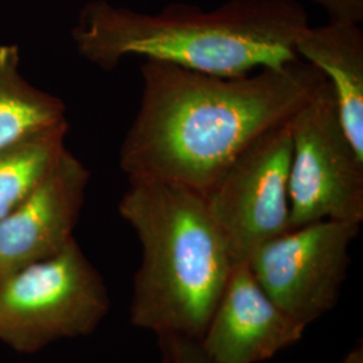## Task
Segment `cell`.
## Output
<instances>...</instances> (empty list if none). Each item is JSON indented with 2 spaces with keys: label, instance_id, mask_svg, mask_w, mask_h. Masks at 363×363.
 Masks as SVG:
<instances>
[{
  "label": "cell",
  "instance_id": "obj_1",
  "mask_svg": "<svg viewBox=\"0 0 363 363\" xmlns=\"http://www.w3.org/2000/svg\"><path fill=\"white\" fill-rule=\"evenodd\" d=\"M140 73V104L120 148V167L128 178L171 182L202 195L325 81L301 60L237 77L147 60Z\"/></svg>",
  "mask_w": 363,
  "mask_h": 363
},
{
  "label": "cell",
  "instance_id": "obj_2",
  "mask_svg": "<svg viewBox=\"0 0 363 363\" xmlns=\"http://www.w3.org/2000/svg\"><path fill=\"white\" fill-rule=\"evenodd\" d=\"M310 26L294 0H230L213 11L174 4L156 13L91 6L78 27V52L112 70L127 57L222 77L298 61L295 43Z\"/></svg>",
  "mask_w": 363,
  "mask_h": 363
},
{
  "label": "cell",
  "instance_id": "obj_3",
  "mask_svg": "<svg viewBox=\"0 0 363 363\" xmlns=\"http://www.w3.org/2000/svg\"><path fill=\"white\" fill-rule=\"evenodd\" d=\"M128 181L118 213L142 247L130 323L199 340L235 267L229 247L203 195L171 182Z\"/></svg>",
  "mask_w": 363,
  "mask_h": 363
},
{
  "label": "cell",
  "instance_id": "obj_4",
  "mask_svg": "<svg viewBox=\"0 0 363 363\" xmlns=\"http://www.w3.org/2000/svg\"><path fill=\"white\" fill-rule=\"evenodd\" d=\"M109 308L101 274L73 238L57 255L0 280V342L34 354L55 340L89 335Z\"/></svg>",
  "mask_w": 363,
  "mask_h": 363
},
{
  "label": "cell",
  "instance_id": "obj_5",
  "mask_svg": "<svg viewBox=\"0 0 363 363\" xmlns=\"http://www.w3.org/2000/svg\"><path fill=\"white\" fill-rule=\"evenodd\" d=\"M289 229L318 220L363 222V157L351 145L323 81L288 120Z\"/></svg>",
  "mask_w": 363,
  "mask_h": 363
},
{
  "label": "cell",
  "instance_id": "obj_6",
  "mask_svg": "<svg viewBox=\"0 0 363 363\" xmlns=\"http://www.w3.org/2000/svg\"><path fill=\"white\" fill-rule=\"evenodd\" d=\"M359 233L361 223L312 222L259 245L247 267L267 295L307 328L335 307Z\"/></svg>",
  "mask_w": 363,
  "mask_h": 363
},
{
  "label": "cell",
  "instance_id": "obj_7",
  "mask_svg": "<svg viewBox=\"0 0 363 363\" xmlns=\"http://www.w3.org/2000/svg\"><path fill=\"white\" fill-rule=\"evenodd\" d=\"M286 123L247 147L203 194L235 265L247 264L259 245L289 230Z\"/></svg>",
  "mask_w": 363,
  "mask_h": 363
},
{
  "label": "cell",
  "instance_id": "obj_8",
  "mask_svg": "<svg viewBox=\"0 0 363 363\" xmlns=\"http://www.w3.org/2000/svg\"><path fill=\"white\" fill-rule=\"evenodd\" d=\"M91 172L67 148L46 179L0 220V280L74 238Z\"/></svg>",
  "mask_w": 363,
  "mask_h": 363
},
{
  "label": "cell",
  "instance_id": "obj_9",
  "mask_svg": "<svg viewBox=\"0 0 363 363\" xmlns=\"http://www.w3.org/2000/svg\"><path fill=\"white\" fill-rule=\"evenodd\" d=\"M304 331L267 295L247 264H238L199 343L213 362L259 363L298 343Z\"/></svg>",
  "mask_w": 363,
  "mask_h": 363
},
{
  "label": "cell",
  "instance_id": "obj_10",
  "mask_svg": "<svg viewBox=\"0 0 363 363\" xmlns=\"http://www.w3.org/2000/svg\"><path fill=\"white\" fill-rule=\"evenodd\" d=\"M298 60L322 73L337 100L342 127L363 157V33L359 23L307 26L295 43Z\"/></svg>",
  "mask_w": 363,
  "mask_h": 363
},
{
  "label": "cell",
  "instance_id": "obj_11",
  "mask_svg": "<svg viewBox=\"0 0 363 363\" xmlns=\"http://www.w3.org/2000/svg\"><path fill=\"white\" fill-rule=\"evenodd\" d=\"M16 46H0V147L66 121L64 101L27 82Z\"/></svg>",
  "mask_w": 363,
  "mask_h": 363
},
{
  "label": "cell",
  "instance_id": "obj_12",
  "mask_svg": "<svg viewBox=\"0 0 363 363\" xmlns=\"http://www.w3.org/2000/svg\"><path fill=\"white\" fill-rule=\"evenodd\" d=\"M67 120L0 147V220L21 205L66 150Z\"/></svg>",
  "mask_w": 363,
  "mask_h": 363
},
{
  "label": "cell",
  "instance_id": "obj_13",
  "mask_svg": "<svg viewBox=\"0 0 363 363\" xmlns=\"http://www.w3.org/2000/svg\"><path fill=\"white\" fill-rule=\"evenodd\" d=\"M162 363H216L202 349L198 339L169 333L157 335Z\"/></svg>",
  "mask_w": 363,
  "mask_h": 363
},
{
  "label": "cell",
  "instance_id": "obj_14",
  "mask_svg": "<svg viewBox=\"0 0 363 363\" xmlns=\"http://www.w3.org/2000/svg\"><path fill=\"white\" fill-rule=\"evenodd\" d=\"M330 15V21H346L361 23L363 0H313Z\"/></svg>",
  "mask_w": 363,
  "mask_h": 363
},
{
  "label": "cell",
  "instance_id": "obj_15",
  "mask_svg": "<svg viewBox=\"0 0 363 363\" xmlns=\"http://www.w3.org/2000/svg\"><path fill=\"white\" fill-rule=\"evenodd\" d=\"M339 363H363L362 345L359 343L357 347H354V349L342 359V362Z\"/></svg>",
  "mask_w": 363,
  "mask_h": 363
}]
</instances>
